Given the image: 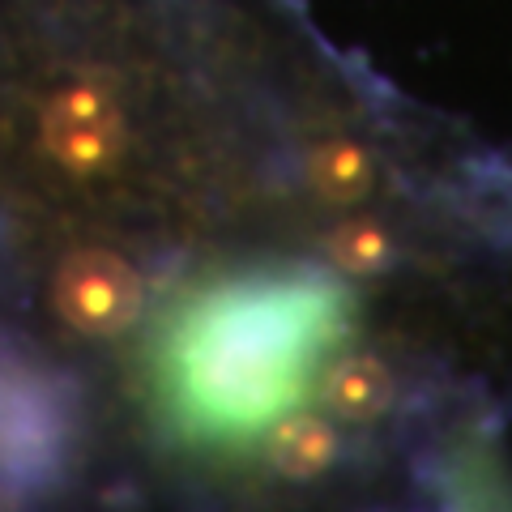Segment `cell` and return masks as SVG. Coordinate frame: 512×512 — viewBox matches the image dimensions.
I'll use <instances>...</instances> for the list:
<instances>
[{
  "label": "cell",
  "mask_w": 512,
  "mask_h": 512,
  "mask_svg": "<svg viewBox=\"0 0 512 512\" xmlns=\"http://www.w3.org/2000/svg\"><path fill=\"white\" fill-rule=\"evenodd\" d=\"M346 295L325 278H248L188 312L171 346L175 397L210 436H252L312 393L342 338Z\"/></svg>",
  "instance_id": "6da1fadb"
},
{
  "label": "cell",
  "mask_w": 512,
  "mask_h": 512,
  "mask_svg": "<svg viewBox=\"0 0 512 512\" xmlns=\"http://www.w3.org/2000/svg\"><path fill=\"white\" fill-rule=\"evenodd\" d=\"M133 141L116 77L103 69H82L47 94L39 107V146L73 180L111 175Z\"/></svg>",
  "instance_id": "7a4b0ae2"
},
{
  "label": "cell",
  "mask_w": 512,
  "mask_h": 512,
  "mask_svg": "<svg viewBox=\"0 0 512 512\" xmlns=\"http://www.w3.org/2000/svg\"><path fill=\"white\" fill-rule=\"evenodd\" d=\"M141 274L111 248L64 256L52 278V312L77 338H116L141 316Z\"/></svg>",
  "instance_id": "3957f363"
},
{
  "label": "cell",
  "mask_w": 512,
  "mask_h": 512,
  "mask_svg": "<svg viewBox=\"0 0 512 512\" xmlns=\"http://www.w3.org/2000/svg\"><path fill=\"white\" fill-rule=\"evenodd\" d=\"M60 440L56 397L39 389L35 376H0V470L30 478L52 466Z\"/></svg>",
  "instance_id": "277c9868"
},
{
  "label": "cell",
  "mask_w": 512,
  "mask_h": 512,
  "mask_svg": "<svg viewBox=\"0 0 512 512\" xmlns=\"http://www.w3.org/2000/svg\"><path fill=\"white\" fill-rule=\"evenodd\" d=\"M320 410L338 423H380L397 402L393 372L376 355H342L333 359L316 380Z\"/></svg>",
  "instance_id": "5b68a950"
},
{
  "label": "cell",
  "mask_w": 512,
  "mask_h": 512,
  "mask_svg": "<svg viewBox=\"0 0 512 512\" xmlns=\"http://www.w3.org/2000/svg\"><path fill=\"white\" fill-rule=\"evenodd\" d=\"M338 453H342V436L333 414H316L299 406L291 414H282L278 423H269L265 457L291 483H312V478L333 470Z\"/></svg>",
  "instance_id": "8992f818"
},
{
  "label": "cell",
  "mask_w": 512,
  "mask_h": 512,
  "mask_svg": "<svg viewBox=\"0 0 512 512\" xmlns=\"http://www.w3.org/2000/svg\"><path fill=\"white\" fill-rule=\"evenodd\" d=\"M303 175H308V188L316 201L325 205H359L363 197H372L376 188V158L367 146L350 137H329L316 141L308 150V163H303Z\"/></svg>",
  "instance_id": "52a82bcc"
},
{
  "label": "cell",
  "mask_w": 512,
  "mask_h": 512,
  "mask_svg": "<svg viewBox=\"0 0 512 512\" xmlns=\"http://www.w3.org/2000/svg\"><path fill=\"white\" fill-rule=\"evenodd\" d=\"M325 256H329V265L346 278H376L393 265L397 248H393V235H389L384 222L350 218V222H338V227L329 231Z\"/></svg>",
  "instance_id": "ba28073f"
}]
</instances>
